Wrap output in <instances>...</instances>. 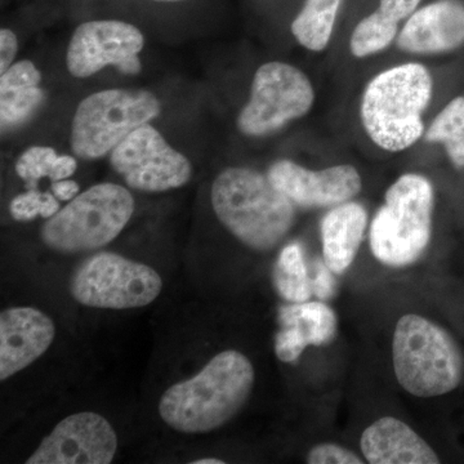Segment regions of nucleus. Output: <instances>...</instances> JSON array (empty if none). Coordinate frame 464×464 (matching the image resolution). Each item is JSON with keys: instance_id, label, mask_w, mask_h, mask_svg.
<instances>
[{"instance_id": "aec40b11", "label": "nucleus", "mask_w": 464, "mask_h": 464, "mask_svg": "<svg viewBox=\"0 0 464 464\" xmlns=\"http://www.w3.org/2000/svg\"><path fill=\"white\" fill-rule=\"evenodd\" d=\"M342 0H306L292 24V33L304 48L320 52L328 47Z\"/></svg>"}, {"instance_id": "cd10ccee", "label": "nucleus", "mask_w": 464, "mask_h": 464, "mask_svg": "<svg viewBox=\"0 0 464 464\" xmlns=\"http://www.w3.org/2000/svg\"><path fill=\"white\" fill-rule=\"evenodd\" d=\"M334 273L326 266L325 262L317 261L315 276L313 277L314 295L322 301L331 299L335 293Z\"/></svg>"}, {"instance_id": "1a4fd4ad", "label": "nucleus", "mask_w": 464, "mask_h": 464, "mask_svg": "<svg viewBox=\"0 0 464 464\" xmlns=\"http://www.w3.org/2000/svg\"><path fill=\"white\" fill-rule=\"evenodd\" d=\"M315 92L304 72L284 63H267L256 72L249 102L237 118L240 132L266 136L302 118L313 108Z\"/></svg>"}, {"instance_id": "6e6552de", "label": "nucleus", "mask_w": 464, "mask_h": 464, "mask_svg": "<svg viewBox=\"0 0 464 464\" xmlns=\"http://www.w3.org/2000/svg\"><path fill=\"white\" fill-rule=\"evenodd\" d=\"M69 288L84 306L127 310L152 304L160 295L163 280L148 265L101 252L78 266Z\"/></svg>"}, {"instance_id": "5701e85b", "label": "nucleus", "mask_w": 464, "mask_h": 464, "mask_svg": "<svg viewBox=\"0 0 464 464\" xmlns=\"http://www.w3.org/2000/svg\"><path fill=\"white\" fill-rule=\"evenodd\" d=\"M424 140L442 143L451 163L464 168V97L448 103L432 121Z\"/></svg>"}, {"instance_id": "4be33fe9", "label": "nucleus", "mask_w": 464, "mask_h": 464, "mask_svg": "<svg viewBox=\"0 0 464 464\" xmlns=\"http://www.w3.org/2000/svg\"><path fill=\"white\" fill-rule=\"evenodd\" d=\"M78 169L75 158L70 155H58L48 146H33L27 149L16 163V173L29 190H36L42 179L60 181L72 177Z\"/></svg>"}, {"instance_id": "9d476101", "label": "nucleus", "mask_w": 464, "mask_h": 464, "mask_svg": "<svg viewBox=\"0 0 464 464\" xmlns=\"http://www.w3.org/2000/svg\"><path fill=\"white\" fill-rule=\"evenodd\" d=\"M110 163L130 188L143 192L179 188L192 177L188 159L174 150L150 124L128 134L112 150Z\"/></svg>"}, {"instance_id": "9b49d317", "label": "nucleus", "mask_w": 464, "mask_h": 464, "mask_svg": "<svg viewBox=\"0 0 464 464\" xmlns=\"http://www.w3.org/2000/svg\"><path fill=\"white\" fill-rule=\"evenodd\" d=\"M145 36L130 23L118 20L88 21L76 27L66 52V66L75 78H90L108 66L121 74L141 72Z\"/></svg>"}, {"instance_id": "ddd939ff", "label": "nucleus", "mask_w": 464, "mask_h": 464, "mask_svg": "<svg viewBox=\"0 0 464 464\" xmlns=\"http://www.w3.org/2000/svg\"><path fill=\"white\" fill-rule=\"evenodd\" d=\"M268 179L293 204L301 208H326L350 201L362 190V177L353 166L310 170L290 160L270 167Z\"/></svg>"}, {"instance_id": "c756f323", "label": "nucleus", "mask_w": 464, "mask_h": 464, "mask_svg": "<svg viewBox=\"0 0 464 464\" xmlns=\"http://www.w3.org/2000/svg\"><path fill=\"white\" fill-rule=\"evenodd\" d=\"M51 190L58 200L72 201L74 198L78 197L81 188H79L78 182L66 179L52 182Z\"/></svg>"}, {"instance_id": "423d86ee", "label": "nucleus", "mask_w": 464, "mask_h": 464, "mask_svg": "<svg viewBox=\"0 0 464 464\" xmlns=\"http://www.w3.org/2000/svg\"><path fill=\"white\" fill-rule=\"evenodd\" d=\"M134 199L116 183H99L74 198L43 225V243L63 255L108 246L132 218Z\"/></svg>"}, {"instance_id": "b1692460", "label": "nucleus", "mask_w": 464, "mask_h": 464, "mask_svg": "<svg viewBox=\"0 0 464 464\" xmlns=\"http://www.w3.org/2000/svg\"><path fill=\"white\" fill-rule=\"evenodd\" d=\"M398 23L384 17L378 9L360 21L350 41L353 56L362 58L386 50L398 35Z\"/></svg>"}, {"instance_id": "f03ea898", "label": "nucleus", "mask_w": 464, "mask_h": 464, "mask_svg": "<svg viewBox=\"0 0 464 464\" xmlns=\"http://www.w3.org/2000/svg\"><path fill=\"white\" fill-rule=\"evenodd\" d=\"M210 198L226 230L258 252L274 249L295 225V204L267 176L250 168H227L219 173Z\"/></svg>"}, {"instance_id": "39448f33", "label": "nucleus", "mask_w": 464, "mask_h": 464, "mask_svg": "<svg viewBox=\"0 0 464 464\" xmlns=\"http://www.w3.org/2000/svg\"><path fill=\"white\" fill-rule=\"evenodd\" d=\"M433 204L435 194L426 177H400L372 222L369 240L374 257L391 267L417 262L431 240Z\"/></svg>"}, {"instance_id": "bb28decb", "label": "nucleus", "mask_w": 464, "mask_h": 464, "mask_svg": "<svg viewBox=\"0 0 464 464\" xmlns=\"http://www.w3.org/2000/svg\"><path fill=\"white\" fill-rule=\"evenodd\" d=\"M420 3V0H381L378 11L384 17L399 24L404 18L411 17Z\"/></svg>"}, {"instance_id": "dca6fc26", "label": "nucleus", "mask_w": 464, "mask_h": 464, "mask_svg": "<svg viewBox=\"0 0 464 464\" xmlns=\"http://www.w3.org/2000/svg\"><path fill=\"white\" fill-rule=\"evenodd\" d=\"M464 43V5L439 0L415 11L399 34L400 50L411 53H440Z\"/></svg>"}, {"instance_id": "412c9836", "label": "nucleus", "mask_w": 464, "mask_h": 464, "mask_svg": "<svg viewBox=\"0 0 464 464\" xmlns=\"http://www.w3.org/2000/svg\"><path fill=\"white\" fill-rule=\"evenodd\" d=\"M273 279L275 289L289 304H302L313 297V277L308 274L304 250L298 243L289 244L282 250Z\"/></svg>"}, {"instance_id": "7ed1b4c3", "label": "nucleus", "mask_w": 464, "mask_h": 464, "mask_svg": "<svg viewBox=\"0 0 464 464\" xmlns=\"http://www.w3.org/2000/svg\"><path fill=\"white\" fill-rule=\"evenodd\" d=\"M432 76L420 63L386 70L366 85L362 121L378 148L399 152L423 136L422 114L432 97Z\"/></svg>"}, {"instance_id": "6ab92c4d", "label": "nucleus", "mask_w": 464, "mask_h": 464, "mask_svg": "<svg viewBox=\"0 0 464 464\" xmlns=\"http://www.w3.org/2000/svg\"><path fill=\"white\" fill-rule=\"evenodd\" d=\"M42 72L32 61L14 63L0 76V119L2 127H11L25 121L44 100V91L39 87Z\"/></svg>"}, {"instance_id": "a878e982", "label": "nucleus", "mask_w": 464, "mask_h": 464, "mask_svg": "<svg viewBox=\"0 0 464 464\" xmlns=\"http://www.w3.org/2000/svg\"><path fill=\"white\" fill-rule=\"evenodd\" d=\"M310 464H362L357 454L337 444H320L311 449L307 456Z\"/></svg>"}, {"instance_id": "4468645a", "label": "nucleus", "mask_w": 464, "mask_h": 464, "mask_svg": "<svg viewBox=\"0 0 464 464\" xmlns=\"http://www.w3.org/2000/svg\"><path fill=\"white\" fill-rule=\"evenodd\" d=\"M54 335L53 320L38 308L9 307L2 311L0 380H8L44 355Z\"/></svg>"}, {"instance_id": "2eb2a0df", "label": "nucleus", "mask_w": 464, "mask_h": 464, "mask_svg": "<svg viewBox=\"0 0 464 464\" xmlns=\"http://www.w3.org/2000/svg\"><path fill=\"white\" fill-rule=\"evenodd\" d=\"M277 320L275 353L283 362H295L308 346H325L337 334V315L324 302L284 304Z\"/></svg>"}, {"instance_id": "20e7f679", "label": "nucleus", "mask_w": 464, "mask_h": 464, "mask_svg": "<svg viewBox=\"0 0 464 464\" xmlns=\"http://www.w3.org/2000/svg\"><path fill=\"white\" fill-rule=\"evenodd\" d=\"M392 359L396 380L417 398L447 395L463 380L464 355L456 338L439 324L415 314L396 324Z\"/></svg>"}, {"instance_id": "c85d7f7f", "label": "nucleus", "mask_w": 464, "mask_h": 464, "mask_svg": "<svg viewBox=\"0 0 464 464\" xmlns=\"http://www.w3.org/2000/svg\"><path fill=\"white\" fill-rule=\"evenodd\" d=\"M18 42L16 34L9 29L0 30V74L14 65L17 54Z\"/></svg>"}, {"instance_id": "2f4dec72", "label": "nucleus", "mask_w": 464, "mask_h": 464, "mask_svg": "<svg viewBox=\"0 0 464 464\" xmlns=\"http://www.w3.org/2000/svg\"><path fill=\"white\" fill-rule=\"evenodd\" d=\"M155 2L177 3V2H186V0H155Z\"/></svg>"}, {"instance_id": "0eeeda50", "label": "nucleus", "mask_w": 464, "mask_h": 464, "mask_svg": "<svg viewBox=\"0 0 464 464\" xmlns=\"http://www.w3.org/2000/svg\"><path fill=\"white\" fill-rule=\"evenodd\" d=\"M160 111L158 97L150 91L96 92L76 108L70 137L72 152L83 160L103 158Z\"/></svg>"}, {"instance_id": "f8f14e48", "label": "nucleus", "mask_w": 464, "mask_h": 464, "mask_svg": "<svg viewBox=\"0 0 464 464\" xmlns=\"http://www.w3.org/2000/svg\"><path fill=\"white\" fill-rule=\"evenodd\" d=\"M118 436L105 417L92 411L69 415L54 427L27 464H110Z\"/></svg>"}, {"instance_id": "393cba45", "label": "nucleus", "mask_w": 464, "mask_h": 464, "mask_svg": "<svg viewBox=\"0 0 464 464\" xmlns=\"http://www.w3.org/2000/svg\"><path fill=\"white\" fill-rule=\"evenodd\" d=\"M60 210V203L53 192L29 190L17 195L9 204V212L18 222L34 221L36 217L48 219Z\"/></svg>"}, {"instance_id": "f257e3e1", "label": "nucleus", "mask_w": 464, "mask_h": 464, "mask_svg": "<svg viewBox=\"0 0 464 464\" xmlns=\"http://www.w3.org/2000/svg\"><path fill=\"white\" fill-rule=\"evenodd\" d=\"M255 380L248 357L239 351H224L190 380L169 387L159 402V414L174 431H215L240 413Z\"/></svg>"}, {"instance_id": "a211bd4d", "label": "nucleus", "mask_w": 464, "mask_h": 464, "mask_svg": "<svg viewBox=\"0 0 464 464\" xmlns=\"http://www.w3.org/2000/svg\"><path fill=\"white\" fill-rule=\"evenodd\" d=\"M368 224L362 204L346 201L324 216L322 240L324 262L335 275L343 274L353 265Z\"/></svg>"}, {"instance_id": "7c9ffc66", "label": "nucleus", "mask_w": 464, "mask_h": 464, "mask_svg": "<svg viewBox=\"0 0 464 464\" xmlns=\"http://www.w3.org/2000/svg\"><path fill=\"white\" fill-rule=\"evenodd\" d=\"M192 464H225V460L217 459V458H203V459L195 460Z\"/></svg>"}, {"instance_id": "f3484780", "label": "nucleus", "mask_w": 464, "mask_h": 464, "mask_svg": "<svg viewBox=\"0 0 464 464\" xmlns=\"http://www.w3.org/2000/svg\"><path fill=\"white\" fill-rule=\"evenodd\" d=\"M360 447L371 464L440 463L435 450L398 418L375 420L362 432Z\"/></svg>"}]
</instances>
